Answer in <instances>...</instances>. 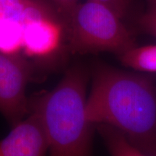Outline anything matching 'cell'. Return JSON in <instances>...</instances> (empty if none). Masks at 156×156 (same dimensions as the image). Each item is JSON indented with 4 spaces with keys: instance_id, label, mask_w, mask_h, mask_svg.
Segmentation results:
<instances>
[{
    "instance_id": "obj_1",
    "label": "cell",
    "mask_w": 156,
    "mask_h": 156,
    "mask_svg": "<svg viewBox=\"0 0 156 156\" xmlns=\"http://www.w3.org/2000/svg\"><path fill=\"white\" fill-rule=\"evenodd\" d=\"M87 98L86 116L124 134L148 156H156V87L147 76L98 63Z\"/></svg>"
},
{
    "instance_id": "obj_2",
    "label": "cell",
    "mask_w": 156,
    "mask_h": 156,
    "mask_svg": "<svg viewBox=\"0 0 156 156\" xmlns=\"http://www.w3.org/2000/svg\"><path fill=\"white\" fill-rule=\"evenodd\" d=\"M88 75L85 66L75 64L53 90L28 99L29 113L44 126L50 156H91L95 126L86 116Z\"/></svg>"
},
{
    "instance_id": "obj_3",
    "label": "cell",
    "mask_w": 156,
    "mask_h": 156,
    "mask_svg": "<svg viewBox=\"0 0 156 156\" xmlns=\"http://www.w3.org/2000/svg\"><path fill=\"white\" fill-rule=\"evenodd\" d=\"M74 53L113 52L120 55L136 46L122 18L104 4L87 0L76 6L64 25Z\"/></svg>"
},
{
    "instance_id": "obj_4",
    "label": "cell",
    "mask_w": 156,
    "mask_h": 156,
    "mask_svg": "<svg viewBox=\"0 0 156 156\" xmlns=\"http://www.w3.org/2000/svg\"><path fill=\"white\" fill-rule=\"evenodd\" d=\"M32 75V64L26 58L0 52V112L12 126L29 114L25 90Z\"/></svg>"
},
{
    "instance_id": "obj_5",
    "label": "cell",
    "mask_w": 156,
    "mask_h": 156,
    "mask_svg": "<svg viewBox=\"0 0 156 156\" xmlns=\"http://www.w3.org/2000/svg\"><path fill=\"white\" fill-rule=\"evenodd\" d=\"M48 145L38 115L30 112L0 140V156H46Z\"/></svg>"
},
{
    "instance_id": "obj_6",
    "label": "cell",
    "mask_w": 156,
    "mask_h": 156,
    "mask_svg": "<svg viewBox=\"0 0 156 156\" xmlns=\"http://www.w3.org/2000/svg\"><path fill=\"white\" fill-rule=\"evenodd\" d=\"M65 28L59 17H41L23 25V49L38 59L49 58L59 48Z\"/></svg>"
},
{
    "instance_id": "obj_7",
    "label": "cell",
    "mask_w": 156,
    "mask_h": 156,
    "mask_svg": "<svg viewBox=\"0 0 156 156\" xmlns=\"http://www.w3.org/2000/svg\"><path fill=\"white\" fill-rule=\"evenodd\" d=\"M46 17H61L54 7L43 0H0V17L14 20L23 25Z\"/></svg>"
},
{
    "instance_id": "obj_8",
    "label": "cell",
    "mask_w": 156,
    "mask_h": 156,
    "mask_svg": "<svg viewBox=\"0 0 156 156\" xmlns=\"http://www.w3.org/2000/svg\"><path fill=\"white\" fill-rule=\"evenodd\" d=\"M112 156H148L131 144L124 134L112 126L95 125Z\"/></svg>"
},
{
    "instance_id": "obj_9",
    "label": "cell",
    "mask_w": 156,
    "mask_h": 156,
    "mask_svg": "<svg viewBox=\"0 0 156 156\" xmlns=\"http://www.w3.org/2000/svg\"><path fill=\"white\" fill-rule=\"evenodd\" d=\"M126 67L145 73H156V45L134 46L118 56Z\"/></svg>"
},
{
    "instance_id": "obj_10",
    "label": "cell",
    "mask_w": 156,
    "mask_h": 156,
    "mask_svg": "<svg viewBox=\"0 0 156 156\" xmlns=\"http://www.w3.org/2000/svg\"><path fill=\"white\" fill-rule=\"evenodd\" d=\"M23 25L9 18L0 17V52L19 54L23 48Z\"/></svg>"
},
{
    "instance_id": "obj_11",
    "label": "cell",
    "mask_w": 156,
    "mask_h": 156,
    "mask_svg": "<svg viewBox=\"0 0 156 156\" xmlns=\"http://www.w3.org/2000/svg\"><path fill=\"white\" fill-rule=\"evenodd\" d=\"M136 23L144 33L156 38V0H146L145 11L138 17Z\"/></svg>"
},
{
    "instance_id": "obj_12",
    "label": "cell",
    "mask_w": 156,
    "mask_h": 156,
    "mask_svg": "<svg viewBox=\"0 0 156 156\" xmlns=\"http://www.w3.org/2000/svg\"><path fill=\"white\" fill-rule=\"evenodd\" d=\"M54 8L57 11L65 25L70 15L78 4L79 0H51Z\"/></svg>"
},
{
    "instance_id": "obj_13",
    "label": "cell",
    "mask_w": 156,
    "mask_h": 156,
    "mask_svg": "<svg viewBox=\"0 0 156 156\" xmlns=\"http://www.w3.org/2000/svg\"><path fill=\"white\" fill-rule=\"evenodd\" d=\"M103 3L111 8L120 18L126 15L129 10L133 0H93Z\"/></svg>"
}]
</instances>
